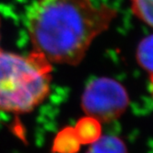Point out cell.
<instances>
[{"label": "cell", "mask_w": 153, "mask_h": 153, "mask_svg": "<svg viewBox=\"0 0 153 153\" xmlns=\"http://www.w3.org/2000/svg\"><path fill=\"white\" fill-rule=\"evenodd\" d=\"M116 16L114 7L91 0H33L26 11L31 51L52 65H78Z\"/></svg>", "instance_id": "1"}, {"label": "cell", "mask_w": 153, "mask_h": 153, "mask_svg": "<svg viewBox=\"0 0 153 153\" xmlns=\"http://www.w3.org/2000/svg\"><path fill=\"white\" fill-rule=\"evenodd\" d=\"M52 79L53 65L42 54L0 49V112L26 114L34 111L48 98Z\"/></svg>", "instance_id": "2"}, {"label": "cell", "mask_w": 153, "mask_h": 153, "mask_svg": "<svg viewBox=\"0 0 153 153\" xmlns=\"http://www.w3.org/2000/svg\"><path fill=\"white\" fill-rule=\"evenodd\" d=\"M129 97L125 87L117 80L102 76L87 84L81 96V108L99 123H111L126 110Z\"/></svg>", "instance_id": "3"}, {"label": "cell", "mask_w": 153, "mask_h": 153, "mask_svg": "<svg viewBox=\"0 0 153 153\" xmlns=\"http://www.w3.org/2000/svg\"><path fill=\"white\" fill-rule=\"evenodd\" d=\"M87 153H128V150L121 138L113 135H104L91 142Z\"/></svg>", "instance_id": "4"}, {"label": "cell", "mask_w": 153, "mask_h": 153, "mask_svg": "<svg viewBox=\"0 0 153 153\" xmlns=\"http://www.w3.org/2000/svg\"><path fill=\"white\" fill-rule=\"evenodd\" d=\"M137 60L139 65L153 76V34L142 40L137 49Z\"/></svg>", "instance_id": "5"}, {"label": "cell", "mask_w": 153, "mask_h": 153, "mask_svg": "<svg viewBox=\"0 0 153 153\" xmlns=\"http://www.w3.org/2000/svg\"><path fill=\"white\" fill-rule=\"evenodd\" d=\"M130 2L134 15L153 28V0H130Z\"/></svg>", "instance_id": "6"}, {"label": "cell", "mask_w": 153, "mask_h": 153, "mask_svg": "<svg viewBox=\"0 0 153 153\" xmlns=\"http://www.w3.org/2000/svg\"><path fill=\"white\" fill-rule=\"evenodd\" d=\"M150 81H151V91H152V95H153V76H150Z\"/></svg>", "instance_id": "7"}, {"label": "cell", "mask_w": 153, "mask_h": 153, "mask_svg": "<svg viewBox=\"0 0 153 153\" xmlns=\"http://www.w3.org/2000/svg\"><path fill=\"white\" fill-rule=\"evenodd\" d=\"M0 26H1V22H0ZM0 39H1V38H0ZM0 49H1V48H0Z\"/></svg>", "instance_id": "8"}]
</instances>
